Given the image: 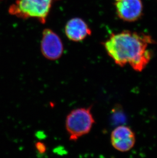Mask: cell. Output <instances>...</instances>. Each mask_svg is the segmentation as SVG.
Returning a JSON list of instances; mask_svg holds the SVG:
<instances>
[{
  "label": "cell",
  "mask_w": 157,
  "mask_h": 158,
  "mask_svg": "<svg viewBox=\"0 0 157 158\" xmlns=\"http://www.w3.org/2000/svg\"><path fill=\"white\" fill-rule=\"evenodd\" d=\"M154 43L150 35L123 31L112 34L103 45L108 55L116 65L124 67L129 64L135 71L140 72L151 60L152 54L148 47Z\"/></svg>",
  "instance_id": "cell-1"
},
{
  "label": "cell",
  "mask_w": 157,
  "mask_h": 158,
  "mask_svg": "<svg viewBox=\"0 0 157 158\" xmlns=\"http://www.w3.org/2000/svg\"><path fill=\"white\" fill-rule=\"evenodd\" d=\"M57 0H16L9 7L8 12L17 18H33L45 24L52 5Z\"/></svg>",
  "instance_id": "cell-2"
},
{
  "label": "cell",
  "mask_w": 157,
  "mask_h": 158,
  "mask_svg": "<svg viewBox=\"0 0 157 158\" xmlns=\"http://www.w3.org/2000/svg\"><path fill=\"white\" fill-rule=\"evenodd\" d=\"M95 123L91 106L72 110L67 116L65 121L66 130L70 140L76 141L78 138L88 134Z\"/></svg>",
  "instance_id": "cell-3"
},
{
  "label": "cell",
  "mask_w": 157,
  "mask_h": 158,
  "mask_svg": "<svg viewBox=\"0 0 157 158\" xmlns=\"http://www.w3.org/2000/svg\"><path fill=\"white\" fill-rule=\"evenodd\" d=\"M42 54L47 60H56L63 53V45L61 39L50 29L43 30L40 43Z\"/></svg>",
  "instance_id": "cell-4"
},
{
  "label": "cell",
  "mask_w": 157,
  "mask_h": 158,
  "mask_svg": "<svg viewBox=\"0 0 157 158\" xmlns=\"http://www.w3.org/2000/svg\"><path fill=\"white\" fill-rule=\"evenodd\" d=\"M111 143L116 150L120 152H127L135 146L136 135L130 127L120 125L112 131Z\"/></svg>",
  "instance_id": "cell-5"
},
{
  "label": "cell",
  "mask_w": 157,
  "mask_h": 158,
  "mask_svg": "<svg viewBox=\"0 0 157 158\" xmlns=\"http://www.w3.org/2000/svg\"><path fill=\"white\" fill-rule=\"evenodd\" d=\"M117 15L126 22H134L142 15L143 5L141 0H118L115 4Z\"/></svg>",
  "instance_id": "cell-6"
},
{
  "label": "cell",
  "mask_w": 157,
  "mask_h": 158,
  "mask_svg": "<svg viewBox=\"0 0 157 158\" xmlns=\"http://www.w3.org/2000/svg\"><path fill=\"white\" fill-rule=\"evenodd\" d=\"M65 33L70 40L78 42L91 35V30L83 19L75 18L71 19L67 23Z\"/></svg>",
  "instance_id": "cell-7"
},
{
  "label": "cell",
  "mask_w": 157,
  "mask_h": 158,
  "mask_svg": "<svg viewBox=\"0 0 157 158\" xmlns=\"http://www.w3.org/2000/svg\"><path fill=\"white\" fill-rule=\"evenodd\" d=\"M36 149L40 154H44L46 151V146L45 144L40 142H37L35 144Z\"/></svg>",
  "instance_id": "cell-8"
},
{
  "label": "cell",
  "mask_w": 157,
  "mask_h": 158,
  "mask_svg": "<svg viewBox=\"0 0 157 158\" xmlns=\"http://www.w3.org/2000/svg\"><path fill=\"white\" fill-rule=\"evenodd\" d=\"M116 1H118V0H116Z\"/></svg>",
  "instance_id": "cell-9"
}]
</instances>
